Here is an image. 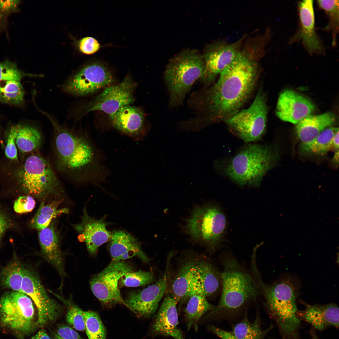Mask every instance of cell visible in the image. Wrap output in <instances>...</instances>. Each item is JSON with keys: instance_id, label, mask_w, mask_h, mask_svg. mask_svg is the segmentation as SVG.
<instances>
[{"instance_id": "obj_9", "label": "cell", "mask_w": 339, "mask_h": 339, "mask_svg": "<svg viewBox=\"0 0 339 339\" xmlns=\"http://www.w3.org/2000/svg\"><path fill=\"white\" fill-rule=\"evenodd\" d=\"M34 308L31 299L23 293L6 292L0 299V322L20 338L36 328Z\"/></svg>"}, {"instance_id": "obj_37", "label": "cell", "mask_w": 339, "mask_h": 339, "mask_svg": "<svg viewBox=\"0 0 339 339\" xmlns=\"http://www.w3.org/2000/svg\"><path fill=\"white\" fill-rule=\"evenodd\" d=\"M154 280L153 273L141 270L128 272L124 274L119 281V286L136 287L152 283Z\"/></svg>"}, {"instance_id": "obj_6", "label": "cell", "mask_w": 339, "mask_h": 339, "mask_svg": "<svg viewBox=\"0 0 339 339\" xmlns=\"http://www.w3.org/2000/svg\"><path fill=\"white\" fill-rule=\"evenodd\" d=\"M16 178L21 190L41 202L61 198L65 191L50 162L38 152L27 158L17 171Z\"/></svg>"}, {"instance_id": "obj_49", "label": "cell", "mask_w": 339, "mask_h": 339, "mask_svg": "<svg viewBox=\"0 0 339 339\" xmlns=\"http://www.w3.org/2000/svg\"><path fill=\"white\" fill-rule=\"evenodd\" d=\"M310 334L311 339H320L315 332V329L313 328L310 331Z\"/></svg>"}, {"instance_id": "obj_51", "label": "cell", "mask_w": 339, "mask_h": 339, "mask_svg": "<svg viewBox=\"0 0 339 339\" xmlns=\"http://www.w3.org/2000/svg\"><path fill=\"white\" fill-rule=\"evenodd\" d=\"M3 19L4 17L3 13L2 12L0 9V30L3 25Z\"/></svg>"}, {"instance_id": "obj_50", "label": "cell", "mask_w": 339, "mask_h": 339, "mask_svg": "<svg viewBox=\"0 0 339 339\" xmlns=\"http://www.w3.org/2000/svg\"><path fill=\"white\" fill-rule=\"evenodd\" d=\"M332 161L335 164H338L339 161V151L338 150H336V152L335 153L333 157V158Z\"/></svg>"}, {"instance_id": "obj_19", "label": "cell", "mask_w": 339, "mask_h": 339, "mask_svg": "<svg viewBox=\"0 0 339 339\" xmlns=\"http://www.w3.org/2000/svg\"><path fill=\"white\" fill-rule=\"evenodd\" d=\"M315 106L308 99L290 89L283 91L279 95L276 114L281 120L297 124L310 115Z\"/></svg>"}, {"instance_id": "obj_40", "label": "cell", "mask_w": 339, "mask_h": 339, "mask_svg": "<svg viewBox=\"0 0 339 339\" xmlns=\"http://www.w3.org/2000/svg\"><path fill=\"white\" fill-rule=\"evenodd\" d=\"M16 129L15 125L10 127L8 131L7 140L5 153L8 158L18 161L17 149L15 145Z\"/></svg>"}, {"instance_id": "obj_35", "label": "cell", "mask_w": 339, "mask_h": 339, "mask_svg": "<svg viewBox=\"0 0 339 339\" xmlns=\"http://www.w3.org/2000/svg\"><path fill=\"white\" fill-rule=\"evenodd\" d=\"M317 1L319 7L324 10L329 18V22L323 30L331 32L332 45L334 46L336 44L337 35L339 32V1L318 0Z\"/></svg>"}, {"instance_id": "obj_25", "label": "cell", "mask_w": 339, "mask_h": 339, "mask_svg": "<svg viewBox=\"0 0 339 339\" xmlns=\"http://www.w3.org/2000/svg\"><path fill=\"white\" fill-rule=\"evenodd\" d=\"M39 240L44 258L57 270L61 277L65 275L62 254L58 237L53 224L39 231Z\"/></svg>"}, {"instance_id": "obj_34", "label": "cell", "mask_w": 339, "mask_h": 339, "mask_svg": "<svg viewBox=\"0 0 339 339\" xmlns=\"http://www.w3.org/2000/svg\"><path fill=\"white\" fill-rule=\"evenodd\" d=\"M338 130V128L336 127H327L311 143L302 147V148L307 153L319 155H324L331 148L332 146L333 137Z\"/></svg>"}, {"instance_id": "obj_45", "label": "cell", "mask_w": 339, "mask_h": 339, "mask_svg": "<svg viewBox=\"0 0 339 339\" xmlns=\"http://www.w3.org/2000/svg\"><path fill=\"white\" fill-rule=\"evenodd\" d=\"M208 329L221 339H238L232 332L224 330L215 326L209 325Z\"/></svg>"}, {"instance_id": "obj_31", "label": "cell", "mask_w": 339, "mask_h": 339, "mask_svg": "<svg viewBox=\"0 0 339 339\" xmlns=\"http://www.w3.org/2000/svg\"><path fill=\"white\" fill-rule=\"evenodd\" d=\"M272 327L264 330L258 315L251 322L245 315L241 321L233 326L231 332L238 339H264Z\"/></svg>"}, {"instance_id": "obj_29", "label": "cell", "mask_w": 339, "mask_h": 339, "mask_svg": "<svg viewBox=\"0 0 339 339\" xmlns=\"http://www.w3.org/2000/svg\"><path fill=\"white\" fill-rule=\"evenodd\" d=\"M201 293L206 297L216 293L221 282V273L211 263L196 262Z\"/></svg>"}, {"instance_id": "obj_22", "label": "cell", "mask_w": 339, "mask_h": 339, "mask_svg": "<svg viewBox=\"0 0 339 339\" xmlns=\"http://www.w3.org/2000/svg\"><path fill=\"white\" fill-rule=\"evenodd\" d=\"M110 251L111 262L124 261L137 256L142 261L148 263L150 260L142 250L140 244L133 236L122 230L111 233Z\"/></svg>"}, {"instance_id": "obj_47", "label": "cell", "mask_w": 339, "mask_h": 339, "mask_svg": "<svg viewBox=\"0 0 339 339\" xmlns=\"http://www.w3.org/2000/svg\"><path fill=\"white\" fill-rule=\"evenodd\" d=\"M30 339H52L47 334L46 331L42 329L35 335Z\"/></svg>"}, {"instance_id": "obj_10", "label": "cell", "mask_w": 339, "mask_h": 339, "mask_svg": "<svg viewBox=\"0 0 339 339\" xmlns=\"http://www.w3.org/2000/svg\"><path fill=\"white\" fill-rule=\"evenodd\" d=\"M267 111L264 96L261 90L249 108L238 111L226 120V122L244 141H256L265 131Z\"/></svg>"}, {"instance_id": "obj_33", "label": "cell", "mask_w": 339, "mask_h": 339, "mask_svg": "<svg viewBox=\"0 0 339 339\" xmlns=\"http://www.w3.org/2000/svg\"><path fill=\"white\" fill-rule=\"evenodd\" d=\"M25 91L20 81L0 82V102L15 105L24 103Z\"/></svg>"}, {"instance_id": "obj_5", "label": "cell", "mask_w": 339, "mask_h": 339, "mask_svg": "<svg viewBox=\"0 0 339 339\" xmlns=\"http://www.w3.org/2000/svg\"><path fill=\"white\" fill-rule=\"evenodd\" d=\"M277 157L271 146L249 144L229 160L224 172L239 185L257 187L276 163Z\"/></svg>"}, {"instance_id": "obj_11", "label": "cell", "mask_w": 339, "mask_h": 339, "mask_svg": "<svg viewBox=\"0 0 339 339\" xmlns=\"http://www.w3.org/2000/svg\"><path fill=\"white\" fill-rule=\"evenodd\" d=\"M114 81L109 69L98 62L89 63L71 75L62 85L63 90L73 95L93 94Z\"/></svg>"}, {"instance_id": "obj_32", "label": "cell", "mask_w": 339, "mask_h": 339, "mask_svg": "<svg viewBox=\"0 0 339 339\" xmlns=\"http://www.w3.org/2000/svg\"><path fill=\"white\" fill-rule=\"evenodd\" d=\"M24 266L17 260H14L3 268L0 274L1 284L13 291L21 292Z\"/></svg>"}, {"instance_id": "obj_7", "label": "cell", "mask_w": 339, "mask_h": 339, "mask_svg": "<svg viewBox=\"0 0 339 339\" xmlns=\"http://www.w3.org/2000/svg\"><path fill=\"white\" fill-rule=\"evenodd\" d=\"M204 67L203 58L194 50L185 51L171 59L164 75L171 106L183 103L186 94L202 76Z\"/></svg>"}, {"instance_id": "obj_21", "label": "cell", "mask_w": 339, "mask_h": 339, "mask_svg": "<svg viewBox=\"0 0 339 339\" xmlns=\"http://www.w3.org/2000/svg\"><path fill=\"white\" fill-rule=\"evenodd\" d=\"M109 116L112 126L121 133L136 140L146 136L144 115L138 107L124 106Z\"/></svg>"}, {"instance_id": "obj_42", "label": "cell", "mask_w": 339, "mask_h": 339, "mask_svg": "<svg viewBox=\"0 0 339 339\" xmlns=\"http://www.w3.org/2000/svg\"><path fill=\"white\" fill-rule=\"evenodd\" d=\"M100 45L95 38L86 37L81 39L78 43L80 51L85 54L91 55L97 52L100 48Z\"/></svg>"}, {"instance_id": "obj_15", "label": "cell", "mask_w": 339, "mask_h": 339, "mask_svg": "<svg viewBox=\"0 0 339 339\" xmlns=\"http://www.w3.org/2000/svg\"><path fill=\"white\" fill-rule=\"evenodd\" d=\"M171 257L168 259L164 274L155 283L143 290L131 292L124 300L127 307L141 316L149 318L153 315L167 291Z\"/></svg>"}, {"instance_id": "obj_30", "label": "cell", "mask_w": 339, "mask_h": 339, "mask_svg": "<svg viewBox=\"0 0 339 339\" xmlns=\"http://www.w3.org/2000/svg\"><path fill=\"white\" fill-rule=\"evenodd\" d=\"M61 202L59 200H54L48 203L42 201L31 221V227L40 231L48 227L53 218L62 214H68L69 210L67 207L58 208Z\"/></svg>"}, {"instance_id": "obj_1", "label": "cell", "mask_w": 339, "mask_h": 339, "mask_svg": "<svg viewBox=\"0 0 339 339\" xmlns=\"http://www.w3.org/2000/svg\"><path fill=\"white\" fill-rule=\"evenodd\" d=\"M41 112L53 128L50 162L58 175L78 184L100 186L108 173L100 151L90 137L82 131L60 124L48 113Z\"/></svg>"}, {"instance_id": "obj_27", "label": "cell", "mask_w": 339, "mask_h": 339, "mask_svg": "<svg viewBox=\"0 0 339 339\" xmlns=\"http://www.w3.org/2000/svg\"><path fill=\"white\" fill-rule=\"evenodd\" d=\"M184 310V318L188 331L193 329L197 332L202 317L213 310L215 306L210 304L202 294L195 293L191 295Z\"/></svg>"}, {"instance_id": "obj_28", "label": "cell", "mask_w": 339, "mask_h": 339, "mask_svg": "<svg viewBox=\"0 0 339 339\" xmlns=\"http://www.w3.org/2000/svg\"><path fill=\"white\" fill-rule=\"evenodd\" d=\"M15 125L17 132L15 143L20 151L24 153L38 152L44 140L42 133L39 129L27 124Z\"/></svg>"}, {"instance_id": "obj_43", "label": "cell", "mask_w": 339, "mask_h": 339, "mask_svg": "<svg viewBox=\"0 0 339 339\" xmlns=\"http://www.w3.org/2000/svg\"><path fill=\"white\" fill-rule=\"evenodd\" d=\"M53 339H82L78 333L71 327L62 325L56 330Z\"/></svg>"}, {"instance_id": "obj_2", "label": "cell", "mask_w": 339, "mask_h": 339, "mask_svg": "<svg viewBox=\"0 0 339 339\" xmlns=\"http://www.w3.org/2000/svg\"><path fill=\"white\" fill-rule=\"evenodd\" d=\"M220 74L208 93L207 103L211 117L226 121L239 111L250 94L256 81L257 67L249 56L239 52Z\"/></svg>"}, {"instance_id": "obj_8", "label": "cell", "mask_w": 339, "mask_h": 339, "mask_svg": "<svg viewBox=\"0 0 339 339\" xmlns=\"http://www.w3.org/2000/svg\"><path fill=\"white\" fill-rule=\"evenodd\" d=\"M227 228L225 213L220 206L213 204L194 208L185 226L186 233L194 241L213 250L223 242Z\"/></svg>"}, {"instance_id": "obj_13", "label": "cell", "mask_w": 339, "mask_h": 339, "mask_svg": "<svg viewBox=\"0 0 339 339\" xmlns=\"http://www.w3.org/2000/svg\"><path fill=\"white\" fill-rule=\"evenodd\" d=\"M132 271V267L124 261L111 262L90 280V285L93 293L104 305L110 306L119 304L127 307L121 295L118 283L124 274Z\"/></svg>"}, {"instance_id": "obj_36", "label": "cell", "mask_w": 339, "mask_h": 339, "mask_svg": "<svg viewBox=\"0 0 339 339\" xmlns=\"http://www.w3.org/2000/svg\"><path fill=\"white\" fill-rule=\"evenodd\" d=\"M83 314L88 339H105V329L98 314L92 311H83Z\"/></svg>"}, {"instance_id": "obj_44", "label": "cell", "mask_w": 339, "mask_h": 339, "mask_svg": "<svg viewBox=\"0 0 339 339\" xmlns=\"http://www.w3.org/2000/svg\"><path fill=\"white\" fill-rule=\"evenodd\" d=\"M13 226V223L10 217L4 211L0 209V242L6 231Z\"/></svg>"}, {"instance_id": "obj_17", "label": "cell", "mask_w": 339, "mask_h": 339, "mask_svg": "<svg viewBox=\"0 0 339 339\" xmlns=\"http://www.w3.org/2000/svg\"><path fill=\"white\" fill-rule=\"evenodd\" d=\"M179 301L170 294L165 297L152 323L149 333L152 336H170L174 339H185L178 326L177 304Z\"/></svg>"}, {"instance_id": "obj_38", "label": "cell", "mask_w": 339, "mask_h": 339, "mask_svg": "<svg viewBox=\"0 0 339 339\" xmlns=\"http://www.w3.org/2000/svg\"><path fill=\"white\" fill-rule=\"evenodd\" d=\"M26 76L42 77L43 75L24 73L18 68L15 63L8 60L0 62V82L9 80L20 81Z\"/></svg>"}, {"instance_id": "obj_23", "label": "cell", "mask_w": 339, "mask_h": 339, "mask_svg": "<svg viewBox=\"0 0 339 339\" xmlns=\"http://www.w3.org/2000/svg\"><path fill=\"white\" fill-rule=\"evenodd\" d=\"M297 316L301 320L310 324L314 329L322 331L329 327H339V309L335 304L308 305L305 309L297 311Z\"/></svg>"}, {"instance_id": "obj_18", "label": "cell", "mask_w": 339, "mask_h": 339, "mask_svg": "<svg viewBox=\"0 0 339 339\" xmlns=\"http://www.w3.org/2000/svg\"><path fill=\"white\" fill-rule=\"evenodd\" d=\"M239 52L236 44L210 46L204 55L205 67L201 80L205 84L210 83L234 61Z\"/></svg>"}, {"instance_id": "obj_4", "label": "cell", "mask_w": 339, "mask_h": 339, "mask_svg": "<svg viewBox=\"0 0 339 339\" xmlns=\"http://www.w3.org/2000/svg\"><path fill=\"white\" fill-rule=\"evenodd\" d=\"M252 270L269 313L284 339H299L300 320L297 316L296 295L294 287L286 281L267 284L260 277L256 266Z\"/></svg>"}, {"instance_id": "obj_41", "label": "cell", "mask_w": 339, "mask_h": 339, "mask_svg": "<svg viewBox=\"0 0 339 339\" xmlns=\"http://www.w3.org/2000/svg\"><path fill=\"white\" fill-rule=\"evenodd\" d=\"M35 205V202L33 197L27 195L20 196L15 200L13 208L16 213H24L32 211Z\"/></svg>"}, {"instance_id": "obj_20", "label": "cell", "mask_w": 339, "mask_h": 339, "mask_svg": "<svg viewBox=\"0 0 339 339\" xmlns=\"http://www.w3.org/2000/svg\"><path fill=\"white\" fill-rule=\"evenodd\" d=\"M106 217L105 215L100 219L92 217L88 214L85 207L81 221L72 225L82 237L88 251L92 255H95L99 248L110 239L111 233L106 227L110 223L105 221Z\"/></svg>"}, {"instance_id": "obj_16", "label": "cell", "mask_w": 339, "mask_h": 339, "mask_svg": "<svg viewBox=\"0 0 339 339\" xmlns=\"http://www.w3.org/2000/svg\"><path fill=\"white\" fill-rule=\"evenodd\" d=\"M298 8L299 27L296 32L291 38L289 43L292 44L301 41L309 54L311 55L323 54L325 49L315 30L313 1H300L298 3Z\"/></svg>"}, {"instance_id": "obj_26", "label": "cell", "mask_w": 339, "mask_h": 339, "mask_svg": "<svg viewBox=\"0 0 339 339\" xmlns=\"http://www.w3.org/2000/svg\"><path fill=\"white\" fill-rule=\"evenodd\" d=\"M336 119L334 114L327 112L318 115H310L296 124V131L302 142V147L311 143L324 129L332 125Z\"/></svg>"}, {"instance_id": "obj_48", "label": "cell", "mask_w": 339, "mask_h": 339, "mask_svg": "<svg viewBox=\"0 0 339 339\" xmlns=\"http://www.w3.org/2000/svg\"><path fill=\"white\" fill-rule=\"evenodd\" d=\"M332 146L336 150H338L339 149V130L334 135L332 141Z\"/></svg>"}, {"instance_id": "obj_14", "label": "cell", "mask_w": 339, "mask_h": 339, "mask_svg": "<svg viewBox=\"0 0 339 339\" xmlns=\"http://www.w3.org/2000/svg\"><path fill=\"white\" fill-rule=\"evenodd\" d=\"M136 85L132 78L126 76L119 83L106 87L96 98L83 108L82 115L91 111L100 110L110 116L121 107L134 102Z\"/></svg>"}, {"instance_id": "obj_46", "label": "cell", "mask_w": 339, "mask_h": 339, "mask_svg": "<svg viewBox=\"0 0 339 339\" xmlns=\"http://www.w3.org/2000/svg\"><path fill=\"white\" fill-rule=\"evenodd\" d=\"M19 0H0V9L2 12L9 13L16 9Z\"/></svg>"}, {"instance_id": "obj_24", "label": "cell", "mask_w": 339, "mask_h": 339, "mask_svg": "<svg viewBox=\"0 0 339 339\" xmlns=\"http://www.w3.org/2000/svg\"><path fill=\"white\" fill-rule=\"evenodd\" d=\"M170 285V294L179 301L195 293H200L196 262L189 261L184 264Z\"/></svg>"}, {"instance_id": "obj_39", "label": "cell", "mask_w": 339, "mask_h": 339, "mask_svg": "<svg viewBox=\"0 0 339 339\" xmlns=\"http://www.w3.org/2000/svg\"><path fill=\"white\" fill-rule=\"evenodd\" d=\"M83 311L77 306L69 304L66 315V320L76 330L83 331L85 326Z\"/></svg>"}, {"instance_id": "obj_12", "label": "cell", "mask_w": 339, "mask_h": 339, "mask_svg": "<svg viewBox=\"0 0 339 339\" xmlns=\"http://www.w3.org/2000/svg\"><path fill=\"white\" fill-rule=\"evenodd\" d=\"M21 293L33 300L37 309V327L42 328L52 324L62 312L61 305L48 295L37 276L24 267Z\"/></svg>"}, {"instance_id": "obj_3", "label": "cell", "mask_w": 339, "mask_h": 339, "mask_svg": "<svg viewBox=\"0 0 339 339\" xmlns=\"http://www.w3.org/2000/svg\"><path fill=\"white\" fill-rule=\"evenodd\" d=\"M223 266L221 273L222 291L220 301L205 316V319L233 314L256 299L260 293L253 276L242 269L235 259L226 260Z\"/></svg>"}]
</instances>
